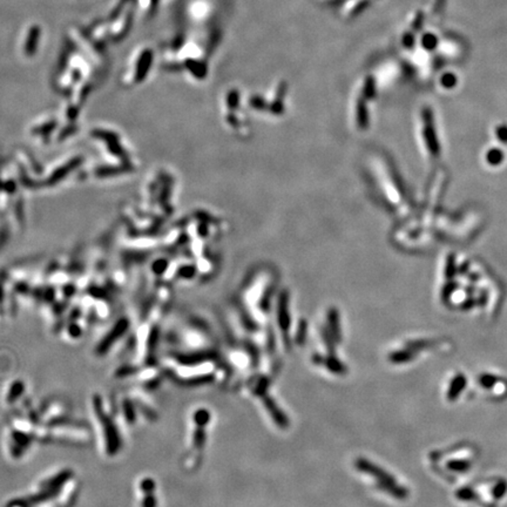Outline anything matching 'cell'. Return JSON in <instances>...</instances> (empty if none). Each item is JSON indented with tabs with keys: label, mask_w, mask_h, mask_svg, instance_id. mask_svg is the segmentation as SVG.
Returning <instances> with one entry per match:
<instances>
[{
	"label": "cell",
	"mask_w": 507,
	"mask_h": 507,
	"mask_svg": "<svg viewBox=\"0 0 507 507\" xmlns=\"http://www.w3.org/2000/svg\"><path fill=\"white\" fill-rule=\"evenodd\" d=\"M317 360H318V363H319V362H321V363H324L325 365H327L328 369L330 370V371H332V372L342 373V372H344V371H345V367H344L343 364H342L340 361L336 360V358H334L332 356L328 357L327 360H324V361L321 360V358H317Z\"/></svg>",
	"instance_id": "13"
},
{
	"label": "cell",
	"mask_w": 507,
	"mask_h": 507,
	"mask_svg": "<svg viewBox=\"0 0 507 507\" xmlns=\"http://www.w3.org/2000/svg\"><path fill=\"white\" fill-rule=\"evenodd\" d=\"M277 317H279L280 327L284 332L289 330L290 319L288 311V297L287 293H281L279 298V310H277Z\"/></svg>",
	"instance_id": "5"
},
{
	"label": "cell",
	"mask_w": 507,
	"mask_h": 507,
	"mask_svg": "<svg viewBox=\"0 0 507 507\" xmlns=\"http://www.w3.org/2000/svg\"><path fill=\"white\" fill-rule=\"evenodd\" d=\"M109 400L101 393H93L90 398V412L95 421V430L102 453L106 457H114L122 446V432L119 426L118 412L114 405L109 408Z\"/></svg>",
	"instance_id": "2"
},
{
	"label": "cell",
	"mask_w": 507,
	"mask_h": 507,
	"mask_svg": "<svg viewBox=\"0 0 507 507\" xmlns=\"http://www.w3.org/2000/svg\"><path fill=\"white\" fill-rule=\"evenodd\" d=\"M24 390L25 384L22 383L21 380H15V382H13L11 385L8 386L5 395V402L7 403V405H13L18 399H20L22 393H24Z\"/></svg>",
	"instance_id": "6"
},
{
	"label": "cell",
	"mask_w": 507,
	"mask_h": 507,
	"mask_svg": "<svg viewBox=\"0 0 507 507\" xmlns=\"http://www.w3.org/2000/svg\"><path fill=\"white\" fill-rule=\"evenodd\" d=\"M150 64H151V52H149V51L144 52V54H142L140 60H139V63H138L137 72H135V80H137L138 82L142 81V80L146 77V74L148 72V70H149Z\"/></svg>",
	"instance_id": "8"
},
{
	"label": "cell",
	"mask_w": 507,
	"mask_h": 507,
	"mask_svg": "<svg viewBox=\"0 0 507 507\" xmlns=\"http://www.w3.org/2000/svg\"><path fill=\"white\" fill-rule=\"evenodd\" d=\"M39 37H40V28L34 26V27L31 28L25 44V52L27 56H33L34 54L35 50H37V45L39 43Z\"/></svg>",
	"instance_id": "9"
},
{
	"label": "cell",
	"mask_w": 507,
	"mask_h": 507,
	"mask_svg": "<svg viewBox=\"0 0 507 507\" xmlns=\"http://www.w3.org/2000/svg\"><path fill=\"white\" fill-rule=\"evenodd\" d=\"M415 354H412L411 349L410 350H400V351H396V353H392L391 355H390V361L392 362V363H396V364H400V363H406V362L411 361L412 360V356Z\"/></svg>",
	"instance_id": "12"
},
{
	"label": "cell",
	"mask_w": 507,
	"mask_h": 507,
	"mask_svg": "<svg viewBox=\"0 0 507 507\" xmlns=\"http://www.w3.org/2000/svg\"><path fill=\"white\" fill-rule=\"evenodd\" d=\"M264 403H266L268 411L270 412V415L273 416L277 424H279L280 426H282V428H286V426L288 425V419H287V417L283 415V413L280 412V410L277 409L275 403H274L270 398L264 399Z\"/></svg>",
	"instance_id": "10"
},
{
	"label": "cell",
	"mask_w": 507,
	"mask_h": 507,
	"mask_svg": "<svg viewBox=\"0 0 507 507\" xmlns=\"http://www.w3.org/2000/svg\"><path fill=\"white\" fill-rule=\"evenodd\" d=\"M328 322H329V332L336 341L341 342V322H340V314L336 309H330L328 311Z\"/></svg>",
	"instance_id": "7"
},
{
	"label": "cell",
	"mask_w": 507,
	"mask_h": 507,
	"mask_svg": "<svg viewBox=\"0 0 507 507\" xmlns=\"http://www.w3.org/2000/svg\"><path fill=\"white\" fill-rule=\"evenodd\" d=\"M135 493L140 507H157V485L149 476L139 478L135 484Z\"/></svg>",
	"instance_id": "4"
},
{
	"label": "cell",
	"mask_w": 507,
	"mask_h": 507,
	"mask_svg": "<svg viewBox=\"0 0 507 507\" xmlns=\"http://www.w3.org/2000/svg\"><path fill=\"white\" fill-rule=\"evenodd\" d=\"M356 467L362 472L370 474L377 479V487L384 492L389 493L390 496L396 497L397 499H405L408 497V490L405 487L400 486L397 484L396 479L391 474L384 471L378 465H374L370 460L364 459V458H358L356 459Z\"/></svg>",
	"instance_id": "3"
},
{
	"label": "cell",
	"mask_w": 507,
	"mask_h": 507,
	"mask_svg": "<svg viewBox=\"0 0 507 507\" xmlns=\"http://www.w3.org/2000/svg\"><path fill=\"white\" fill-rule=\"evenodd\" d=\"M464 386H465L464 377H461L460 374H458L456 378H454L450 383V387H448V391H447L448 398H450L451 400L456 399L457 397L459 396V393H461V391H463Z\"/></svg>",
	"instance_id": "11"
},
{
	"label": "cell",
	"mask_w": 507,
	"mask_h": 507,
	"mask_svg": "<svg viewBox=\"0 0 507 507\" xmlns=\"http://www.w3.org/2000/svg\"><path fill=\"white\" fill-rule=\"evenodd\" d=\"M93 145L100 150L101 162L88 170V176L96 180L124 176L137 170L133 153L125 145L124 137L114 129L93 128L89 133Z\"/></svg>",
	"instance_id": "1"
}]
</instances>
